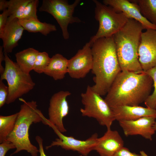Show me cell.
<instances>
[{
    "label": "cell",
    "mask_w": 156,
    "mask_h": 156,
    "mask_svg": "<svg viewBox=\"0 0 156 156\" xmlns=\"http://www.w3.org/2000/svg\"><path fill=\"white\" fill-rule=\"evenodd\" d=\"M91 48L93 58L91 71L94 82L91 87L101 96L105 95L121 71L113 36L97 40Z\"/></svg>",
    "instance_id": "obj_2"
},
{
    "label": "cell",
    "mask_w": 156,
    "mask_h": 156,
    "mask_svg": "<svg viewBox=\"0 0 156 156\" xmlns=\"http://www.w3.org/2000/svg\"><path fill=\"white\" fill-rule=\"evenodd\" d=\"M51 60V58L47 52H39L36 57L33 70L39 74L43 73Z\"/></svg>",
    "instance_id": "obj_25"
},
{
    "label": "cell",
    "mask_w": 156,
    "mask_h": 156,
    "mask_svg": "<svg viewBox=\"0 0 156 156\" xmlns=\"http://www.w3.org/2000/svg\"><path fill=\"white\" fill-rule=\"evenodd\" d=\"M71 94L68 91H60L54 94L49 101L48 120L62 133L66 131L63 120L69 113L67 98Z\"/></svg>",
    "instance_id": "obj_10"
},
{
    "label": "cell",
    "mask_w": 156,
    "mask_h": 156,
    "mask_svg": "<svg viewBox=\"0 0 156 156\" xmlns=\"http://www.w3.org/2000/svg\"><path fill=\"white\" fill-rule=\"evenodd\" d=\"M39 2L38 0H31L25 7L20 19H38L37 11Z\"/></svg>",
    "instance_id": "obj_26"
},
{
    "label": "cell",
    "mask_w": 156,
    "mask_h": 156,
    "mask_svg": "<svg viewBox=\"0 0 156 156\" xmlns=\"http://www.w3.org/2000/svg\"><path fill=\"white\" fill-rule=\"evenodd\" d=\"M146 30L141 34L138 52L144 72L156 66V29Z\"/></svg>",
    "instance_id": "obj_12"
},
{
    "label": "cell",
    "mask_w": 156,
    "mask_h": 156,
    "mask_svg": "<svg viewBox=\"0 0 156 156\" xmlns=\"http://www.w3.org/2000/svg\"><path fill=\"white\" fill-rule=\"evenodd\" d=\"M19 100L23 102L18 112L15 125L12 132L8 136L7 140L16 146V151L12 154L17 153L25 150L31 156H38L39 149L31 142L29 131L33 123L44 122V116L41 111L37 108L36 101H26L23 99Z\"/></svg>",
    "instance_id": "obj_4"
},
{
    "label": "cell",
    "mask_w": 156,
    "mask_h": 156,
    "mask_svg": "<svg viewBox=\"0 0 156 156\" xmlns=\"http://www.w3.org/2000/svg\"><path fill=\"white\" fill-rule=\"evenodd\" d=\"M95 18L99 22V27L95 35L89 42L91 45L97 40L112 36L125 25L129 19L123 13L116 11L110 7L96 0Z\"/></svg>",
    "instance_id": "obj_6"
},
{
    "label": "cell",
    "mask_w": 156,
    "mask_h": 156,
    "mask_svg": "<svg viewBox=\"0 0 156 156\" xmlns=\"http://www.w3.org/2000/svg\"><path fill=\"white\" fill-rule=\"evenodd\" d=\"M44 121V124L51 127L59 137L53 141L50 145L46 146V149L53 146H60L66 150L77 152L82 156H87L92 151L94 150L98 138L97 133L93 134L86 140H79L73 136H66L63 134L46 118Z\"/></svg>",
    "instance_id": "obj_9"
},
{
    "label": "cell",
    "mask_w": 156,
    "mask_h": 156,
    "mask_svg": "<svg viewBox=\"0 0 156 156\" xmlns=\"http://www.w3.org/2000/svg\"><path fill=\"white\" fill-rule=\"evenodd\" d=\"M104 4L116 11L123 13L128 18L134 19L141 23L145 29H156V26L144 17L137 5L128 0H104Z\"/></svg>",
    "instance_id": "obj_14"
},
{
    "label": "cell",
    "mask_w": 156,
    "mask_h": 156,
    "mask_svg": "<svg viewBox=\"0 0 156 156\" xmlns=\"http://www.w3.org/2000/svg\"><path fill=\"white\" fill-rule=\"evenodd\" d=\"M80 1L76 0L72 4H69L65 0H43L39 10L47 12L53 16L61 28L64 38L67 40L69 37L68 25L82 22L78 17L73 16L75 8Z\"/></svg>",
    "instance_id": "obj_8"
},
{
    "label": "cell",
    "mask_w": 156,
    "mask_h": 156,
    "mask_svg": "<svg viewBox=\"0 0 156 156\" xmlns=\"http://www.w3.org/2000/svg\"><path fill=\"white\" fill-rule=\"evenodd\" d=\"M5 70L0 79L7 82L9 93L6 103L9 104L26 94L35 85L30 74L24 73L16 62L13 61L8 54L4 53Z\"/></svg>",
    "instance_id": "obj_5"
},
{
    "label": "cell",
    "mask_w": 156,
    "mask_h": 156,
    "mask_svg": "<svg viewBox=\"0 0 156 156\" xmlns=\"http://www.w3.org/2000/svg\"><path fill=\"white\" fill-rule=\"evenodd\" d=\"M153 128L154 131H156V120L153 125Z\"/></svg>",
    "instance_id": "obj_35"
},
{
    "label": "cell",
    "mask_w": 156,
    "mask_h": 156,
    "mask_svg": "<svg viewBox=\"0 0 156 156\" xmlns=\"http://www.w3.org/2000/svg\"><path fill=\"white\" fill-rule=\"evenodd\" d=\"M31 0L7 1V10L9 14L7 22L15 18H21L26 5Z\"/></svg>",
    "instance_id": "obj_23"
},
{
    "label": "cell",
    "mask_w": 156,
    "mask_h": 156,
    "mask_svg": "<svg viewBox=\"0 0 156 156\" xmlns=\"http://www.w3.org/2000/svg\"><path fill=\"white\" fill-rule=\"evenodd\" d=\"M39 51L29 48L15 54L16 63L21 70L27 74L33 70L36 57Z\"/></svg>",
    "instance_id": "obj_19"
},
{
    "label": "cell",
    "mask_w": 156,
    "mask_h": 156,
    "mask_svg": "<svg viewBox=\"0 0 156 156\" xmlns=\"http://www.w3.org/2000/svg\"><path fill=\"white\" fill-rule=\"evenodd\" d=\"M9 93L8 86L0 79V107L6 103Z\"/></svg>",
    "instance_id": "obj_27"
},
{
    "label": "cell",
    "mask_w": 156,
    "mask_h": 156,
    "mask_svg": "<svg viewBox=\"0 0 156 156\" xmlns=\"http://www.w3.org/2000/svg\"><path fill=\"white\" fill-rule=\"evenodd\" d=\"M7 9V1L5 0H0V11L3 12Z\"/></svg>",
    "instance_id": "obj_33"
},
{
    "label": "cell",
    "mask_w": 156,
    "mask_h": 156,
    "mask_svg": "<svg viewBox=\"0 0 156 156\" xmlns=\"http://www.w3.org/2000/svg\"><path fill=\"white\" fill-rule=\"evenodd\" d=\"M5 56L4 53L3 51V49L2 46H0V73L1 75L3 73L5 68L3 66L2 64L3 61H5Z\"/></svg>",
    "instance_id": "obj_32"
},
{
    "label": "cell",
    "mask_w": 156,
    "mask_h": 156,
    "mask_svg": "<svg viewBox=\"0 0 156 156\" xmlns=\"http://www.w3.org/2000/svg\"><path fill=\"white\" fill-rule=\"evenodd\" d=\"M24 30L18 19L15 18L7 22L5 27L0 32L4 53L8 54L12 52L14 48L18 46Z\"/></svg>",
    "instance_id": "obj_16"
},
{
    "label": "cell",
    "mask_w": 156,
    "mask_h": 156,
    "mask_svg": "<svg viewBox=\"0 0 156 156\" xmlns=\"http://www.w3.org/2000/svg\"><path fill=\"white\" fill-rule=\"evenodd\" d=\"M140 154L142 156H148L143 151H141L140 152Z\"/></svg>",
    "instance_id": "obj_34"
},
{
    "label": "cell",
    "mask_w": 156,
    "mask_h": 156,
    "mask_svg": "<svg viewBox=\"0 0 156 156\" xmlns=\"http://www.w3.org/2000/svg\"><path fill=\"white\" fill-rule=\"evenodd\" d=\"M36 140L39 146V153L40 156H47L45 154L43 145V139L39 136H37L36 137ZM78 156H82L80 155Z\"/></svg>",
    "instance_id": "obj_31"
},
{
    "label": "cell",
    "mask_w": 156,
    "mask_h": 156,
    "mask_svg": "<svg viewBox=\"0 0 156 156\" xmlns=\"http://www.w3.org/2000/svg\"><path fill=\"white\" fill-rule=\"evenodd\" d=\"M19 22L24 30L29 32H39L47 36L51 32L57 30L56 26L53 24L42 22L38 19H20Z\"/></svg>",
    "instance_id": "obj_20"
},
{
    "label": "cell",
    "mask_w": 156,
    "mask_h": 156,
    "mask_svg": "<svg viewBox=\"0 0 156 156\" xmlns=\"http://www.w3.org/2000/svg\"><path fill=\"white\" fill-rule=\"evenodd\" d=\"M91 46L89 42L87 43L74 56L68 60V73L71 78H83L92 70L93 58Z\"/></svg>",
    "instance_id": "obj_11"
},
{
    "label": "cell",
    "mask_w": 156,
    "mask_h": 156,
    "mask_svg": "<svg viewBox=\"0 0 156 156\" xmlns=\"http://www.w3.org/2000/svg\"><path fill=\"white\" fill-rule=\"evenodd\" d=\"M156 119L153 117L145 116L135 120L118 122L126 136L139 135L151 141L155 133L153 127Z\"/></svg>",
    "instance_id": "obj_13"
},
{
    "label": "cell",
    "mask_w": 156,
    "mask_h": 156,
    "mask_svg": "<svg viewBox=\"0 0 156 156\" xmlns=\"http://www.w3.org/2000/svg\"><path fill=\"white\" fill-rule=\"evenodd\" d=\"M113 156H142L141 154H138L131 152L127 148L123 147L118 151Z\"/></svg>",
    "instance_id": "obj_29"
},
{
    "label": "cell",
    "mask_w": 156,
    "mask_h": 156,
    "mask_svg": "<svg viewBox=\"0 0 156 156\" xmlns=\"http://www.w3.org/2000/svg\"><path fill=\"white\" fill-rule=\"evenodd\" d=\"M68 60L62 54L57 53L51 58V61L43 73L55 80L64 79L68 73Z\"/></svg>",
    "instance_id": "obj_18"
},
{
    "label": "cell",
    "mask_w": 156,
    "mask_h": 156,
    "mask_svg": "<svg viewBox=\"0 0 156 156\" xmlns=\"http://www.w3.org/2000/svg\"><path fill=\"white\" fill-rule=\"evenodd\" d=\"M81 96L83 105V107L80 109L81 115L94 118L100 125L106 127L107 129H111L115 119L112 109L105 99L89 85Z\"/></svg>",
    "instance_id": "obj_7"
},
{
    "label": "cell",
    "mask_w": 156,
    "mask_h": 156,
    "mask_svg": "<svg viewBox=\"0 0 156 156\" xmlns=\"http://www.w3.org/2000/svg\"><path fill=\"white\" fill-rule=\"evenodd\" d=\"M18 112L8 116H0V143L7 140L14 128Z\"/></svg>",
    "instance_id": "obj_22"
},
{
    "label": "cell",
    "mask_w": 156,
    "mask_h": 156,
    "mask_svg": "<svg viewBox=\"0 0 156 156\" xmlns=\"http://www.w3.org/2000/svg\"><path fill=\"white\" fill-rule=\"evenodd\" d=\"M144 72L152 78L154 88L153 93L148 97L144 103L147 107L156 110V66Z\"/></svg>",
    "instance_id": "obj_24"
},
{
    "label": "cell",
    "mask_w": 156,
    "mask_h": 156,
    "mask_svg": "<svg viewBox=\"0 0 156 156\" xmlns=\"http://www.w3.org/2000/svg\"><path fill=\"white\" fill-rule=\"evenodd\" d=\"M138 6L142 16L156 26V0H132Z\"/></svg>",
    "instance_id": "obj_21"
},
{
    "label": "cell",
    "mask_w": 156,
    "mask_h": 156,
    "mask_svg": "<svg viewBox=\"0 0 156 156\" xmlns=\"http://www.w3.org/2000/svg\"><path fill=\"white\" fill-rule=\"evenodd\" d=\"M111 109L115 120L118 122L133 120L145 116L156 118V110L139 105L119 106Z\"/></svg>",
    "instance_id": "obj_17"
},
{
    "label": "cell",
    "mask_w": 156,
    "mask_h": 156,
    "mask_svg": "<svg viewBox=\"0 0 156 156\" xmlns=\"http://www.w3.org/2000/svg\"><path fill=\"white\" fill-rule=\"evenodd\" d=\"M16 148L14 144L9 141L3 142L0 144V156H5L9 150Z\"/></svg>",
    "instance_id": "obj_28"
},
{
    "label": "cell",
    "mask_w": 156,
    "mask_h": 156,
    "mask_svg": "<svg viewBox=\"0 0 156 156\" xmlns=\"http://www.w3.org/2000/svg\"><path fill=\"white\" fill-rule=\"evenodd\" d=\"M124 145V141L118 132L108 129L102 136L98 138L94 150L100 156H113Z\"/></svg>",
    "instance_id": "obj_15"
},
{
    "label": "cell",
    "mask_w": 156,
    "mask_h": 156,
    "mask_svg": "<svg viewBox=\"0 0 156 156\" xmlns=\"http://www.w3.org/2000/svg\"><path fill=\"white\" fill-rule=\"evenodd\" d=\"M144 29L140 22L129 18L122 28L113 36L122 71L143 72L139 61L138 52Z\"/></svg>",
    "instance_id": "obj_3"
},
{
    "label": "cell",
    "mask_w": 156,
    "mask_h": 156,
    "mask_svg": "<svg viewBox=\"0 0 156 156\" xmlns=\"http://www.w3.org/2000/svg\"><path fill=\"white\" fill-rule=\"evenodd\" d=\"M9 16L7 9L3 11L0 14V32H1L6 26Z\"/></svg>",
    "instance_id": "obj_30"
},
{
    "label": "cell",
    "mask_w": 156,
    "mask_h": 156,
    "mask_svg": "<svg viewBox=\"0 0 156 156\" xmlns=\"http://www.w3.org/2000/svg\"><path fill=\"white\" fill-rule=\"evenodd\" d=\"M153 85L152 78L143 71H121L104 99L111 108L122 105L138 106L150 95Z\"/></svg>",
    "instance_id": "obj_1"
}]
</instances>
